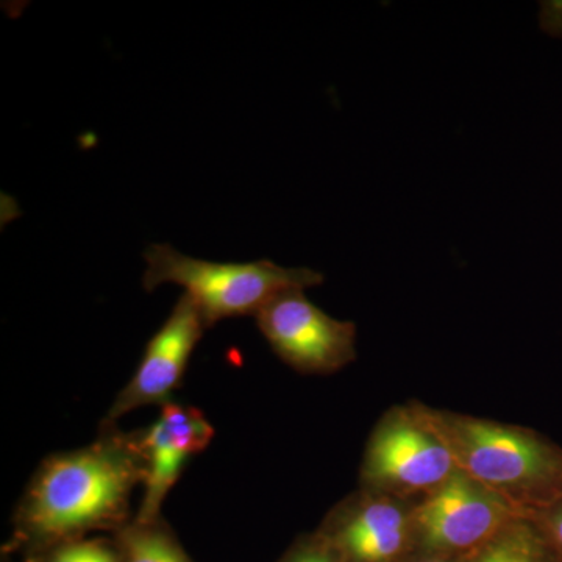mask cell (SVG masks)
I'll return each instance as SVG.
<instances>
[{
	"label": "cell",
	"instance_id": "7c38bea8",
	"mask_svg": "<svg viewBox=\"0 0 562 562\" xmlns=\"http://www.w3.org/2000/svg\"><path fill=\"white\" fill-rule=\"evenodd\" d=\"M50 562H120L109 546L99 541L66 543L52 557Z\"/></svg>",
	"mask_w": 562,
	"mask_h": 562
},
{
	"label": "cell",
	"instance_id": "ba28073f",
	"mask_svg": "<svg viewBox=\"0 0 562 562\" xmlns=\"http://www.w3.org/2000/svg\"><path fill=\"white\" fill-rule=\"evenodd\" d=\"M206 330L201 313L187 294L173 305L160 330L151 336L144 350L135 375L117 394L111 405L105 425H113L122 416L140 406L166 405L180 386L192 351Z\"/></svg>",
	"mask_w": 562,
	"mask_h": 562
},
{
	"label": "cell",
	"instance_id": "8992f818",
	"mask_svg": "<svg viewBox=\"0 0 562 562\" xmlns=\"http://www.w3.org/2000/svg\"><path fill=\"white\" fill-rule=\"evenodd\" d=\"M255 319L273 353L294 371L325 375L357 360V325L331 317L303 290L277 295Z\"/></svg>",
	"mask_w": 562,
	"mask_h": 562
},
{
	"label": "cell",
	"instance_id": "2e32d148",
	"mask_svg": "<svg viewBox=\"0 0 562 562\" xmlns=\"http://www.w3.org/2000/svg\"><path fill=\"white\" fill-rule=\"evenodd\" d=\"M468 557H441V554H409L402 562H465Z\"/></svg>",
	"mask_w": 562,
	"mask_h": 562
},
{
	"label": "cell",
	"instance_id": "3957f363",
	"mask_svg": "<svg viewBox=\"0 0 562 562\" xmlns=\"http://www.w3.org/2000/svg\"><path fill=\"white\" fill-rule=\"evenodd\" d=\"M143 286L147 292L162 283L179 284L201 313L206 328L220 321L257 316L277 295L308 290L324 283L310 268H283L271 260L214 262L188 257L168 246L151 244Z\"/></svg>",
	"mask_w": 562,
	"mask_h": 562
},
{
	"label": "cell",
	"instance_id": "9a60e30c",
	"mask_svg": "<svg viewBox=\"0 0 562 562\" xmlns=\"http://www.w3.org/2000/svg\"><path fill=\"white\" fill-rule=\"evenodd\" d=\"M539 25L547 35L562 38V0H547L539 9Z\"/></svg>",
	"mask_w": 562,
	"mask_h": 562
},
{
	"label": "cell",
	"instance_id": "30bf717a",
	"mask_svg": "<svg viewBox=\"0 0 562 562\" xmlns=\"http://www.w3.org/2000/svg\"><path fill=\"white\" fill-rule=\"evenodd\" d=\"M465 562H562L560 553L531 516H517Z\"/></svg>",
	"mask_w": 562,
	"mask_h": 562
},
{
	"label": "cell",
	"instance_id": "5bb4252c",
	"mask_svg": "<svg viewBox=\"0 0 562 562\" xmlns=\"http://www.w3.org/2000/svg\"><path fill=\"white\" fill-rule=\"evenodd\" d=\"M531 517L541 525L542 531L546 532L547 538L562 558V501L553 503L549 508L542 509Z\"/></svg>",
	"mask_w": 562,
	"mask_h": 562
},
{
	"label": "cell",
	"instance_id": "5b68a950",
	"mask_svg": "<svg viewBox=\"0 0 562 562\" xmlns=\"http://www.w3.org/2000/svg\"><path fill=\"white\" fill-rule=\"evenodd\" d=\"M517 516L525 514L458 469L417 503L413 554L469 557Z\"/></svg>",
	"mask_w": 562,
	"mask_h": 562
},
{
	"label": "cell",
	"instance_id": "277c9868",
	"mask_svg": "<svg viewBox=\"0 0 562 562\" xmlns=\"http://www.w3.org/2000/svg\"><path fill=\"white\" fill-rule=\"evenodd\" d=\"M458 471L452 453L420 412L419 402L391 406L376 422L360 465L361 490L416 501Z\"/></svg>",
	"mask_w": 562,
	"mask_h": 562
},
{
	"label": "cell",
	"instance_id": "7a4b0ae2",
	"mask_svg": "<svg viewBox=\"0 0 562 562\" xmlns=\"http://www.w3.org/2000/svg\"><path fill=\"white\" fill-rule=\"evenodd\" d=\"M420 412L454 464L525 516L562 501V447L522 425L432 408Z\"/></svg>",
	"mask_w": 562,
	"mask_h": 562
},
{
	"label": "cell",
	"instance_id": "6da1fadb",
	"mask_svg": "<svg viewBox=\"0 0 562 562\" xmlns=\"http://www.w3.org/2000/svg\"><path fill=\"white\" fill-rule=\"evenodd\" d=\"M144 479L139 432L105 425L98 441L41 464L18 508V527L43 542L113 527L127 517L133 492Z\"/></svg>",
	"mask_w": 562,
	"mask_h": 562
},
{
	"label": "cell",
	"instance_id": "52a82bcc",
	"mask_svg": "<svg viewBox=\"0 0 562 562\" xmlns=\"http://www.w3.org/2000/svg\"><path fill=\"white\" fill-rule=\"evenodd\" d=\"M417 503L358 487L333 506L319 532L342 562H402L413 554Z\"/></svg>",
	"mask_w": 562,
	"mask_h": 562
},
{
	"label": "cell",
	"instance_id": "4fadbf2b",
	"mask_svg": "<svg viewBox=\"0 0 562 562\" xmlns=\"http://www.w3.org/2000/svg\"><path fill=\"white\" fill-rule=\"evenodd\" d=\"M283 562H342L330 542L317 532L313 538L299 543L294 552Z\"/></svg>",
	"mask_w": 562,
	"mask_h": 562
},
{
	"label": "cell",
	"instance_id": "9c48e42d",
	"mask_svg": "<svg viewBox=\"0 0 562 562\" xmlns=\"http://www.w3.org/2000/svg\"><path fill=\"white\" fill-rule=\"evenodd\" d=\"M213 436L214 428L199 409L172 402L161 406L157 422L139 432L146 479L135 522L160 519L162 502L180 479L184 465L209 447Z\"/></svg>",
	"mask_w": 562,
	"mask_h": 562
},
{
	"label": "cell",
	"instance_id": "8fae6325",
	"mask_svg": "<svg viewBox=\"0 0 562 562\" xmlns=\"http://www.w3.org/2000/svg\"><path fill=\"white\" fill-rule=\"evenodd\" d=\"M158 520L135 522L124 531V562H191Z\"/></svg>",
	"mask_w": 562,
	"mask_h": 562
}]
</instances>
